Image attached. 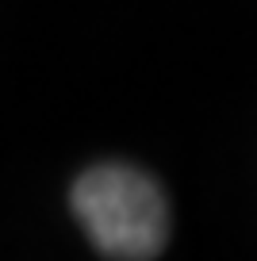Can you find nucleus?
<instances>
[{"instance_id": "obj_1", "label": "nucleus", "mask_w": 257, "mask_h": 261, "mask_svg": "<svg viewBox=\"0 0 257 261\" xmlns=\"http://www.w3.org/2000/svg\"><path fill=\"white\" fill-rule=\"evenodd\" d=\"M73 212L92 246L115 261H146L165 250L169 207L161 188L131 165H96L73 185Z\"/></svg>"}]
</instances>
